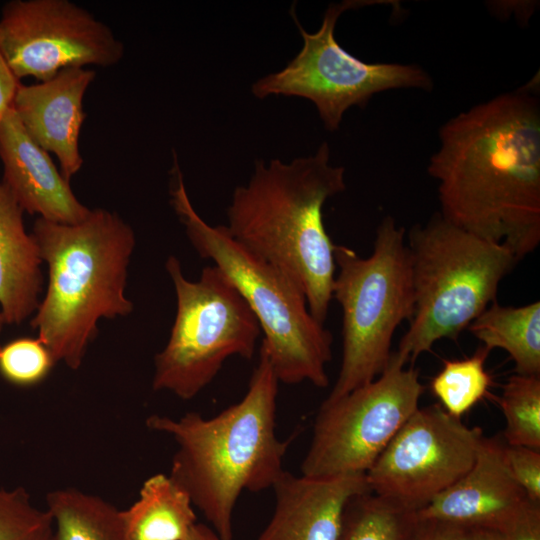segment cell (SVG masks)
I'll return each mask as SVG.
<instances>
[{"instance_id": "1", "label": "cell", "mask_w": 540, "mask_h": 540, "mask_svg": "<svg viewBox=\"0 0 540 540\" xmlns=\"http://www.w3.org/2000/svg\"><path fill=\"white\" fill-rule=\"evenodd\" d=\"M537 78L446 121L427 166L438 184L440 215L507 247L519 261L540 242Z\"/></svg>"}, {"instance_id": "2", "label": "cell", "mask_w": 540, "mask_h": 540, "mask_svg": "<svg viewBox=\"0 0 540 540\" xmlns=\"http://www.w3.org/2000/svg\"><path fill=\"white\" fill-rule=\"evenodd\" d=\"M279 381L261 344L244 397L212 418L153 414L146 426L177 445L169 476L221 540H233V511L243 491L272 488L290 440L276 436Z\"/></svg>"}, {"instance_id": "3", "label": "cell", "mask_w": 540, "mask_h": 540, "mask_svg": "<svg viewBox=\"0 0 540 540\" xmlns=\"http://www.w3.org/2000/svg\"><path fill=\"white\" fill-rule=\"evenodd\" d=\"M346 189L345 168L331 163L328 142L290 162L256 160L227 208L225 229L272 263L303 291L312 316L324 324L336 272L335 244L323 222L328 199Z\"/></svg>"}, {"instance_id": "4", "label": "cell", "mask_w": 540, "mask_h": 540, "mask_svg": "<svg viewBox=\"0 0 540 540\" xmlns=\"http://www.w3.org/2000/svg\"><path fill=\"white\" fill-rule=\"evenodd\" d=\"M31 234L48 268L46 291L31 327L56 362L77 370L98 333V322L133 311L126 286L134 231L118 213L95 208L74 224L37 217Z\"/></svg>"}, {"instance_id": "5", "label": "cell", "mask_w": 540, "mask_h": 540, "mask_svg": "<svg viewBox=\"0 0 540 540\" xmlns=\"http://www.w3.org/2000/svg\"><path fill=\"white\" fill-rule=\"evenodd\" d=\"M171 172L170 204L187 238L200 257L212 260L226 275L250 307L279 383L328 386L332 335L310 313L303 291L278 267L233 239L224 225H210L197 213L177 158Z\"/></svg>"}, {"instance_id": "6", "label": "cell", "mask_w": 540, "mask_h": 540, "mask_svg": "<svg viewBox=\"0 0 540 540\" xmlns=\"http://www.w3.org/2000/svg\"><path fill=\"white\" fill-rule=\"evenodd\" d=\"M414 312L396 356L414 362L434 343L457 340L496 300L500 282L519 262L505 246L480 238L435 213L407 238Z\"/></svg>"}, {"instance_id": "7", "label": "cell", "mask_w": 540, "mask_h": 540, "mask_svg": "<svg viewBox=\"0 0 540 540\" xmlns=\"http://www.w3.org/2000/svg\"><path fill=\"white\" fill-rule=\"evenodd\" d=\"M405 232L393 217H384L367 258L335 244L338 272L332 299L342 311V358L327 401L376 379L390 361L397 327L413 315L414 292Z\"/></svg>"}, {"instance_id": "8", "label": "cell", "mask_w": 540, "mask_h": 540, "mask_svg": "<svg viewBox=\"0 0 540 540\" xmlns=\"http://www.w3.org/2000/svg\"><path fill=\"white\" fill-rule=\"evenodd\" d=\"M165 269L176 294V315L164 348L154 357L152 388L191 400L231 356L251 359L261 330L250 307L226 275L205 266L187 279L177 257Z\"/></svg>"}, {"instance_id": "9", "label": "cell", "mask_w": 540, "mask_h": 540, "mask_svg": "<svg viewBox=\"0 0 540 540\" xmlns=\"http://www.w3.org/2000/svg\"><path fill=\"white\" fill-rule=\"evenodd\" d=\"M386 1L344 0L331 3L314 33L299 22L295 6L290 14L303 44L297 55L281 70L259 78L251 92L259 99L272 95L296 96L311 101L329 132L339 129L345 112L353 106L365 108L376 94L395 89L431 92V75L416 64L365 62L345 50L335 37L339 17L347 10Z\"/></svg>"}, {"instance_id": "10", "label": "cell", "mask_w": 540, "mask_h": 540, "mask_svg": "<svg viewBox=\"0 0 540 540\" xmlns=\"http://www.w3.org/2000/svg\"><path fill=\"white\" fill-rule=\"evenodd\" d=\"M419 373L392 352L384 371L344 396L325 400L316 416L302 475L366 474L419 407Z\"/></svg>"}, {"instance_id": "11", "label": "cell", "mask_w": 540, "mask_h": 540, "mask_svg": "<svg viewBox=\"0 0 540 540\" xmlns=\"http://www.w3.org/2000/svg\"><path fill=\"white\" fill-rule=\"evenodd\" d=\"M483 437L439 404L418 407L366 472L368 487L417 512L464 476Z\"/></svg>"}, {"instance_id": "12", "label": "cell", "mask_w": 540, "mask_h": 540, "mask_svg": "<svg viewBox=\"0 0 540 540\" xmlns=\"http://www.w3.org/2000/svg\"><path fill=\"white\" fill-rule=\"evenodd\" d=\"M0 49L14 75L39 82L70 67L117 64L125 47L105 23L70 0H12L0 15Z\"/></svg>"}, {"instance_id": "13", "label": "cell", "mask_w": 540, "mask_h": 540, "mask_svg": "<svg viewBox=\"0 0 540 540\" xmlns=\"http://www.w3.org/2000/svg\"><path fill=\"white\" fill-rule=\"evenodd\" d=\"M504 445L499 437H483L471 468L416 516L502 533L530 500L508 468Z\"/></svg>"}, {"instance_id": "14", "label": "cell", "mask_w": 540, "mask_h": 540, "mask_svg": "<svg viewBox=\"0 0 540 540\" xmlns=\"http://www.w3.org/2000/svg\"><path fill=\"white\" fill-rule=\"evenodd\" d=\"M95 76L93 69L70 67L46 81L21 83L12 105L27 134L56 156L69 182L83 165L79 150L80 131L86 119L83 99Z\"/></svg>"}, {"instance_id": "15", "label": "cell", "mask_w": 540, "mask_h": 540, "mask_svg": "<svg viewBox=\"0 0 540 540\" xmlns=\"http://www.w3.org/2000/svg\"><path fill=\"white\" fill-rule=\"evenodd\" d=\"M1 182L24 212L48 221L74 224L91 209L81 203L50 153L27 134L11 108L0 119Z\"/></svg>"}, {"instance_id": "16", "label": "cell", "mask_w": 540, "mask_h": 540, "mask_svg": "<svg viewBox=\"0 0 540 540\" xmlns=\"http://www.w3.org/2000/svg\"><path fill=\"white\" fill-rule=\"evenodd\" d=\"M272 489L274 513L257 540H337L347 502L370 491L366 474L311 477L285 470Z\"/></svg>"}, {"instance_id": "17", "label": "cell", "mask_w": 540, "mask_h": 540, "mask_svg": "<svg viewBox=\"0 0 540 540\" xmlns=\"http://www.w3.org/2000/svg\"><path fill=\"white\" fill-rule=\"evenodd\" d=\"M24 211L0 180V312L6 324L32 317L41 301L43 263Z\"/></svg>"}, {"instance_id": "18", "label": "cell", "mask_w": 540, "mask_h": 540, "mask_svg": "<svg viewBox=\"0 0 540 540\" xmlns=\"http://www.w3.org/2000/svg\"><path fill=\"white\" fill-rule=\"evenodd\" d=\"M188 494L166 474L141 486L138 499L123 510L125 540H186L196 524Z\"/></svg>"}, {"instance_id": "19", "label": "cell", "mask_w": 540, "mask_h": 540, "mask_svg": "<svg viewBox=\"0 0 540 540\" xmlns=\"http://www.w3.org/2000/svg\"><path fill=\"white\" fill-rule=\"evenodd\" d=\"M488 350L501 348L516 374L540 376V302L514 307L493 301L468 326Z\"/></svg>"}, {"instance_id": "20", "label": "cell", "mask_w": 540, "mask_h": 540, "mask_svg": "<svg viewBox=\"0 0 540 540\" xmlns=\"http://www.w3.org/2000/svg\"><path fill=\"white\" fill-rule=\"evenodd\" d=\"M55 540H125L123 510L103 498L74 488L46 496Z\"/></svg>"}, {"instance_id": "21", "label": "cell", "mask_w": 540, "mask_h": 540, "mask_svg": "<svg viewBox=\"0 0 540 540\" xmlns=\"http://www.w3.org/2000/svg\"><path fill=\"white\" fill-rule=\"evenodd\" d=\"M416 522L414 511L367 491L347 502L337 540H411Z\"/></svg>"}, {"instance_id": "22", "label": "cell", "mask_w": 540, "mask_h": 540, "mask_svg": "<svg viewBox=\"0 0 540 540\" xmlns=\"http://www.w3.org/2000/svg\"><path fill=\"white\" fill-rule=\"evenodd\" d=\"M489 353L482 345L468 358L445 360L433 377L431 391L450 415L461 418L487 394L491 379L484 364Z\"/></svg>"}, {"instance_id": "23", "label": "cell", "mask_w": 540, "mask_h": 540, "mask_svg": "<svg viewBox=\"0 0 540 540\" xmlns=\"http://www.w3.org/2000/svg\"><path fill=\"white\" fill-rule=\"evenodd\" d=\"M508 445L540 450V376L512 375L498 399Z\"/></svg>"}, {"instance_id": "24", "label": "cell", "mask_w": 540, "mask_h": 540, "mask_svg": "<svg viewBox=\"0 0 540 540\" xmlns=\"http://www.w3.org/2000/svg\"><path fill=\"white\" fill-rule=\"evenodd\" d=\"M0 540H55L54 523L23 487L0 488Z\"/></svg>"}, {"instance_id": "25", "label": "cell", "mask_w": 540, "mask_h": 540, "mask_svg": "<svg viewBox=\"0 0 540 540\" xmlns=\"http://www.w3.org/2000/svg\"><path fill=\"white\" fill-rule=\"evenodd\" d=\"M55 363L50 350L38 337L18 338L0 348V374L16 386L42 382Z\"/></svg>"}, {"instance_id": "26", "label": "cell", "mask_w": 540, "mask_h": 540, "mask_svg": "<svg viewBox=\"0 0 540 540\" xmlns=\"http://www.w3.org/2000/svg\"><path fill=\"white\" fill-rule=\"evenodd\" d=\"M504 454L517 484L530 500L540 502V450L505 443Z\"/></svg>"}, {"instance_id": "27", "label": "cell", "mask_w": 540, "mask_h": 540, "mask_svg": "<svg viewBox=\"0 0 540 540\" xmlns=\"http://www.w3.org/2000/svg\"><path fill=\"white\" fill-rule=\"evenodd\" d=\"M502 534L508 540H540V502L529 500Z\"/></svg>"}, {"instance_id": "28", "label": "cell", "mask_w": 540, "mask_h": 540, "mask_svg": "<svg viewBox=\"0 0 540 540\" xmlns=\"http://www.w3.org/2000/svg\"><path fill=\"white\" fill-rule=\"evenodd\" d=\"M411 540H469V528L437 519H419Z\"/></svg>"}, {"instance_id": "29", "label": "cell", "mask_w": 540, "mask_h": 540, "mask_svg": "<svg viewBox=\"0 0 540 540\" xmlns=\"http://www.w3.org/2000/svg\"><path fill=\"white\" fill-rule=\"evenodd\" d=\"M20 84L0 49V119L12 108Z\"/></svg>"}, {"instance_id": "30", "label": "cell", "mask_w": 540, "mask_h": 540, "mask_svg": "<svg viewBox=\"0 0 540 540\" xmlns=\"http://www.w3.org/2000/svg\"><path fill=\"white\" fill-rule=\"evenodd\" d=\"M186 540H221L212 528L196 523L191 528Z\"/></svg>"}, {"instance_id": "31", "label": "cell", "mask_w": 540, "mask_h": 540, "mask_svg": "<svg viewBox=\"0 0 540 540\" xmlns=\"http://www.w3.org/2000/svg\"><path fill=\"white\" fill-rule=\"evenodd\" d=\"M469 540H508L501 532L489 528H469Z\"/></svg>"}, {"instance_id": "32", "label": "cell", "mask_w": 540, "mask_h": 540, "mask_svg": "<svg viewBox=\"0 0 540 540\" xmlns=\"http://www.w3.org/2000/svg\"><path fill=\"white\" fill-rule=\"evenodd\" d=\"M4 325H6V322H5L4 318H3V315L0 312V336H1ZM1 346L2 345L0 343V348H1Z\"/></svg>"}]
</instances>
